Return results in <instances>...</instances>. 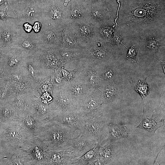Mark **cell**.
<instances>
[{"instance_id": "1", "label": "cell", "mask_w": 165, "mask_h": 165, "mask_svg": "<svg viewBox=\"0 0 165 165\" xmlns=\"http://www.w3.org/2000/svg\"><path fill=\"white\" fill-rule=\"evenodd\" d=\"M115 20L123 40L131 41L144 32L165 28V0H116Z\"/></svg>"}, {"instance_id": "2", "label": "cell", "mask_w": 165, "mask_h": 165, "mask_svg": "<svg viewBox=\"0 0 165 165\" xmlns=\"http://www.w3.org/2000/svg\"><path fill=\"white\" fill-rule=\"evenodd\" d=\"M81 132L68 127L54 120L43 122L37 136L46 146L49 151L66 150L72 140Z\"/></svg>"}, {"instance_id": "3", "label": "cell", "mask_w": 165, "mask_h": 165, "mask_svg": "<svg viewBox=\"0 0 165 165\" xmlns=\"http://www.w3.org/2000/svg\"><path fill=\"white\" fill-rule=\"evenodd\" d=\"M116 0H110L88 5V19L97 28L116 24L118 7Z\"/></svg>"}, {"instance_id": "4", "label": "cell", "mask_w": 165, "mask_h": 165, "mask_svg": "<svg viewBox=\"0 0 165 165\" xmlns=\"http://www.w3.org/2000/svg\"><path fill=\"white\" fill-rule=\"evenodd\" d=\"M1 136L5 148L24 149L33 137L17 121L6 123L1 127Z\"/></svg>"}, {"instance_id": "5", "label": "cell", "mask_w": 165, "mask_h": 165, "mask_svg": "<svg viewBox=\"0 0 165 165\" xmlns=\"http://www.w3.org/2000/svg\"><path fill=\"white\" fill-rule=\"evenodd\" d=\"M66 5L64 0H46L42 6V20L45 23L60 29L68 24Z\"/></svg>"}, {"instance_id": "6", "label": "cell", "mask_w": 165, "mask_h": 165, "mask_svg": "<svg viewBox=\"0 0 165 165\" xmlns=\"http://www.w3.org/2000/svg\"><path fill=\"white\" fill-rule=\"evenodd\" d=\"M42 4L38 2L14 4L6 13L10 18L18 19L23 23L28 22L33 25L36 21H42Z\"/></svg>"}, {"instance_id": "7", "label": "cell", "mask_w": 165, "mask_h": 165, "mask_svg": "<svg viewBox=\"0 0 165 165\" xmlns=\"http://www.w3.org/2000/svg\"><path fill=\"white\" fill-rule=\"evenodd\" d=\"M81 132L87 137L101 144L109 136L108 123L103 115L91 119H83Z\"/></svg>"}, {"instance_id": "8", "label": "cell", "mask_w": 165, "mask_h": 165, "mask_svg": "<svg viewBox=\"0 0 165 165\" xmlns=\"http://www.w3.org/2000/svg\"><path fill=\"white\" fill-rule=\"evenodd\" d=\"M2 56L1 67L6 74L14 73L22 68L27 55L19 49L13 46L1 48Z\"/></svg>"}, {"instance_id": "9", "label": "cell", "mask_w": 165, "mask_h": 165, "mask_svg": "<svg viewBox=\"0 0 165 165\" xmlns=\"http://www.w3.org/2000/svg\"><path fill=\"white\" fill-rule=\"evenodd\" d=\"M165 28L145 31L131 41L139 43L149 53L154 54L164 46Z\"/></svg>"}, {"instance_id": "10", "label": "cell", "mask_w": 165, "mask_h": 165, "mask_svg": "<svg viewBox=\"0 0 165 165\" xmlns=\"http://www.w3.org/2000/svg\"><path fill=\"white\" fill-rule=\"evenodd\" d=\"M103 104L101 95L89 92L76 108L83 119H90L103 115Z\"/></svg>"}, {"instance_id": "11", "label": "cell", "mask_w": 165, "mask_h": 165, "mask_svg": "<svg viewBox=\"0 0 165 165\" xmlns=\"http://www.w3.org/2000/svg\"><path fill=\"white\" fill-rule=\"evenodd\" d=\"M22 24L17 19L8 18L0 24V47L12 46L23 30Z\"/></svg>"}, {"instance_id": "12", "label": "cell", "mask_w": 165, "mask_h": 165, "mask_svg": "<svg viewBox=\"0 0 165 165\" xmlns=\"http://www.w3.org/2000/svg\"><path fill=\"white\" fill-rule=\"evenodd\" d=\"M27 153L30 165H48L47 148L37 136L33 137L23 149Z\"/></svg>"}, {"instance_id": "13", "label": "cell", "mask_w": 165, "mask_h": 165, "mask_svg": "<svg viewBox=\"0 0 165 165\" xmlns=\"http://www.w3.org/2000/svg\"><path fill=\"white\" fill-rule=\"evenodd\" d=\"M53 100L48 105L51 113L49 120L53 116L75 109L71 99L65 92L55 86L52 91Z\"/></svg>"}, {"instance_id": "14", "label": "cell", "mask_w": 165, "mask_h": 165, "mask_svg": "<svg viewBox=\"0 0 165 165\" xmlns=\"http://www.w3.org/2000/svg\"><path fill=\"white\" fill-rule=\"evenodd\" d=\"M31 56L38 64L45 69H58L62 61L57 48L42 47Z\"/></svg>"}, {"instance_id": "15", "label": "cell", "mask_w": 165, "mask_h": 165, "mask_svg": "<svg viewBox=\"0 0 165 165\" xmlns=\"http://www.w3.org/2000/svg\"><path fill=\"white\" fill-rule=\"evenodd\" d=\"M40 31L37 34L42 47L58 48L61 47L60 29L56 28L42 21Z\"/></svg>"}, {"instance_id": "16", "label": "cell", "mask_w": 165, "mask_h": 165, "mask_svg": "<svg viewBox=\"0 0 165 165\" xmlns=\"http://www.w3.org/2000/svg\"><path fill=\"white\" fill-rule=\"evenodd\" d=\"M21 69L35 88L40 81L48 76V71L42 67L31 56L26 57Z\"/></svg>"}, {"instance_id": "17", "label": "cell", "mask_w": 165, "mask_h": 165, "mask_svg": "<svg viewBox=\"0 0 165 165\" xmlns=\"http://www.w3.org/2000/svg\"><path fill=\"white\" fill-rule=\"evenodd\" d=\"M12 46L19 49L27 56L32 55L42 47L37 34L33 30L27 33L23 29Z\"/></svg>"}, {"instance_id": "18", "label": "cell", "mask_w": 165, "mask_h": 165, "mask_svg": "<svg viewBox=\"0 0 165 165\" xmlns=\"http://www.w3.org/2000/svg\"><path fill=\"white\" fill-rule=\"evenodd\" d=\"M27 101L30 110L41 121L49 120L51 113L49 106L42 102L38 93L35 90L28 93Z\"/></svg>"}, {"instance_id": "19", "label": "cell", "mask_w": 165, "mask_h": 165, "mask_svg": "<svg viewBox=\"0 0 165 165\" xmlns=\"http://www.w3.org/2000/svg\"><path fill=\"white\" fill-rule=\"evenodd\" d=\"M16 121L33 137L38 135L42 123L29 108L18 112Z\"/></svg>"}, {"instance_id": "20", "label": "cell", "mask_w": 165, "mask_h": 165, "mask_svg": "<svg viewBox=\"0 0 165 165\" xmlns=\"http://www.w3.org/2000/svg\"><path fill=\"white\" fill-rule=\"evenodd\" d=\"M61 47L71 49L84 50L85 47L76 31L71 23L60 28Z\"/></svg>"}, {"instance_id": "21", "label": "cell", "mask_w": 165, "mask_h": 165, "mask_svg": "<svg viewBox=\"0 0 165 165\" xmlns=\"http://www.w3.org/2000/svg\"><path fill=\"white\" fill-rule=\"evenodd\" d=\"M71 24L85 47L98 36L97 27L88 19Z\"/></svg>"}, {"instance_id": "22", "label": "cell", "mask_w": 165, "mask_h": 165, "mask_svg": "<svg viewBox=\"0 0 165 165\" xmlns=\"http://www.w3.org/2000/svg\"><path fill=\"white\" fill-rule=\"evenodd\" d=\"M88 5L83 0H71L66 5V18L68 24L88 19Z\"/></svg>"}, {"instance_id": "23", "label": "cell", "mask_w": 165, "mask_h": 165, "mask_svg": "<svg viewBox=\"0 0 165 165\" xmlns=\"http://www.w3.org/2000/svg\"><path fill=\"white\" fill-rule=\"evenodd\" d=\"M96 144L95 141L87 137L81 131L72 140L65 150L71 153L76 159L80 157L94 147Z\"/></svg>"}, {"instance_id": "24", "label": "cell", "mask_w": 165, "mask_h": 165, "mask_svg": "<svg viewBox=\"0 0 165 165\" xmlns=\"http://www.w3.org/2000/svg\"><path fill=\"white\" fill-rule=\"evenodd\" d=\"M83 118L76 108L55 116L50 120L57 121L73 130L82 131Z\"/></svg>"}, {"instance_id": "25", "label": "cell", "mask_w": 165, "mask_h": 165, "mask_svg": "<svg viewBox=\"0 0 165 165\" xmlns=\"http://www.w3.org/2000/svg\"><path fill=\"white\" fill-rule=\"evenodd\" d=\"M7 79L18 94H24L34 90L33 84L21 69L16 73L9 74Z\"/></svg>"}, {"instance_id": "26", "label": "cell", "mask_w": 165, "mask_h": 165, "mask_svg": "<svg viewBox=\"0 0 165 165\" xmlns=\"http://www.w3.org/2000/svg\"><path fill=\"white\" fill-rule=\"evenodd\" d=\"M74 158L68 151H49L48 165H72Z\"/></svg>"}, {"instance_id": "27", "label": "cell", "mask_w": 165, "mask_h": 165, "mask_svg": "<svg viewBox=\"0 0 165 165\" xmlns=\"http://www.w3.org/2000/svg\"><path fill=\"white\" fill-rule=\"evenodd\" d=\"M65 92L76 108L88 93L87 92L83 90L82 86L78 83L72 84L69 86L68 90Z\"/></svg>"}, {"instance_id": "28", "label": "cell", "mask_w": 165, "mask_h": 165, "mask_svg": "<svg viewBox=\"0 0 165 165\" xmlns=\"http://www.w3.org/2000/svg\"><path fill=\"white\" fill-rule=\"evenodd\" d=\"M99 144L95 145L80 157L74 159L72 165H92L99 158Z\"/></svg>"}, {"instance_id": "29", "label": "cell", "mask_w": 165, "mask_h": 165, "mask_svg": "<svg viewBox=\"0 0 165 165\" xmlns=\"http://www.w3.org/2000/svg\"><path fill=\"white\" fill-rule=\"evenodd\" d=\"M62 61H70L86 57L84 50L71 49L60 47L57 49Z\"/></svg>"}, {"instance_id": "30", "label": "cell", "mask_w": 165, "mask_h": 165, "mask_svg": "<svg viewBox=\"0 0 165 165\" xmlns=\"http://www.w3.org/2000/svg\"><path fill=\"white\" fill-rule=\"evenodd\" d=\"M4 79V82L0 89V104L9 103L17 94L10 82Z\"/></svg>"}, {"instance_id": "31", "label": "cell", "mask_w": 165, "mask_h": 165, "mask_svg": "<svg viewBox=\"0 0 165 165\" xmlns=\"http://www.w3.org/2000/svg\"><path fill=\"white\" fill-rule=\"evenodd\" d=\"M17 116V112L10 104H0V120L5 123L16 121Z\"/></svg>"}, {"instance_id": "32", "label": "cell", "mask_w": 165, "mask_h": 165, "mask_svg": "<svg viewBox=\"0 0 165 165\" xmlns=\"http://www.w3.org/2000/svg\"><path fill=\"white\" fill-rule=\"evenodd\" d=\"M109 136L108 139H117L127 137L129 136L126 128L115 124L111 122L108 123Z\"/></svg>"}, {"instance_id": "33", "label": "cell", "mask_w": 165, "mask_h": 165, "mask_svg": "<svg viewBox=\"0 0 165 165\" xmlns=\"http://www.w3.org/2000/svg\"><path fill=\"white\" fill-rule=\"evenodd\" d=\"M165 123L164 119L157 121L147 116L144 117L137 128L144 129L150 132L155 133L158 128L162 127Z\"/></svg>"}, {"instance_id": "34", "label": "cell", "mask_w": 165, "mask_h": 165, "mask_svg": "<svg viewBox=\"0 0 165 165\" xmlns=\"http://www.w3.org/2000/svg\"><path fill=\"white\" fill-rule=\"evenodd\" d=\"M97 28L99 36L110 43L116 29V24H104Z\"/></svg>"}, {"instance_id": "35", "label": "cell", "mask_w": 165, "mask_h": 165, "mask_svg": "<svg viewBox=\"0 0 165 165\" xmlns=\"http://www.w3.org/2000/svg\"><path fill=\"white\" fill-rule=\"evenodd\" d=\"M27 93L23 94H17L9 103L14 108L17 114L19 112L29 108L27 101Z\"/></svg>"}, {"instance_id": "36", "label": "cell", "mask_w": 165, "mask_h": 165, "mask_svg": "<svg viewBox=\"0 0 165 165\" xmlns=\"http://www.w3.org/2000/svg\"><path fill=\"white\" fill-rule=\"evenodd\" d=\"M117 90L112 84L107 86L102 94V97L104 104H107L114 101L116 98Z\"/></svg>"}, {"instance_id": "37", "label": "cell", "mask_w": 165, "mask_h": 165, "mask_svg": "<svg viewBox=\"0 0 165 165\" xmlns=\"http://www.w3.org/2000/svg\"><path fill=\"white\" fill-rule=\"evenodd\" d=\"M148 89V86L145 80H139L135 88V90L140 94L143 99L147 95Z\"/></svg>"}, {"instance_id": "38", "label": "cell", "mask_w": 165, "mask_h": 165, "mask_svg": "<svg viewBox=\"0 0 165 165\" xmlns=\"http://www.w3.org/2000/svg\"><path fill=\"white\" fill-rule=\"evenodd\" d=\"M125 46L128 50L127 54V59L134 61L135 62L138 63V61L136 57L138 51L137 47H134L133 46H131L130 48H128Z\"/></svg>"}, {"instance_id": "39", "label": "cell", "mask_w": 165, "mask_h": 165, "mask_svg": "<svg viewBox=\"0 0 165 165\" xmlns=\"http://www.w3.org/2000/svg\"><path fill=\"white\" fill-rule=\"evenodd\" d=\"M87 70L85 76L86 80L88 83H94L96 76V73L95 68L91 67Z\"/></svg>"}, {"instance_id": "40", "label": "cell", "mask_w": 165, "mask_h": 165, "mask_svg": "<svg viewBox=\"0 0 165 165\" xmlns=\"http://www.w3.org/2000/svg\"><path fill=\"white\" fill-rule=\"evenodd\" d=\"M7 9V6L3 9H0V20L4 22H6L8 18H10L6 13Z\"/></svg>"}, {"instance_id": "41", "label": "cell", "mask_w": 165, "mask_h": 165, "mask_svg": "<svg viewBox=\"0 0 165 165\" xmlns=\"http://www.w3.org/2000/svg\"><path fill=\"white\" fill-rule=\"evenodd\" d=\"M113 72L109 69H106L102 74V76L105 80H109L111 79L113 75Z\"/></svg>"}, {"instance_id": "42", "label": "cell", "mask_w": 165, "mask_h": 165, "mask_svg": "<svg viewBox=\"0 0 165 165\" xmlns=\"http://www.w3.org/2000/svg\"><path fill=\"white\" fill-rule=\"evenodd\" d=\"M42 21H36L33 24V30L35 33L37 34L40 31L42 26Z\"/></svg>"}, {"instance_id": "43", "label": "cell", "mask_w": 165, "mask_h": 165, "mask_svg": "<svg viewBox=\"0 0 165 165\" xmlns=\"http://www.w3.org/2000/svg\"><path fill=\"white\" fill-rule=\"evenodd\" d=\"M33 25L28 22L24 23L22 28L24 31L27 33H30L33 31Z\"/></svg>"}, {"instance_id": "44", "label": "cell", "mask_w": 165, "mask_h": 165, "mask_svg": "<svg viewBox=\"0 0 165 165\" xmlns=\"http://www.w3.org/2000/svg\"><path fill=\"white\" fill-rule=\"evenodd\" d=\"M64 76L67 79H69L72 78L74 75L73 71H67L63 68L61 69Z\"/></svg>"}, {"instance_id": "45", "label": "cell", "mask_w": 165, "mask_h": 165, "mask_svg": "<svg viewBox=\"0 0 165 165\" xmlns=\"http://www.w3.org/2000/svg\"><path fill=\"white\" fill-rule=\"evenodd\" d=\"M18 3H31L41 2L42 0H17Z\"/></svg>"}, {"instance_id": "46", "label": "cell", "mask_w": 165, "mask_h": 165, "mask_svg": "<svg viewBox=\"0 0 165 165\" xmlns=\"http://www.w3.org/2000/svg\"><path fill=\"white\" fill-rule=\"evenodd\" d=\"M4 80V79L3 78H0V89L3 85Z\"/></svg>"}, {"instance_id": "47", "label": "cell", "mask_w": 165, "mask_h": 165, "mask_svg": "<svg viewBox=\"0 0 165 165\" xmlns=\"http://www.w3.org/2000/svg\"><path fill=\"white\" fill-rule=\"evenodd\" d=\"M8 2V0H0V6L4 3Z\"/></svg>"}]
</instances>
